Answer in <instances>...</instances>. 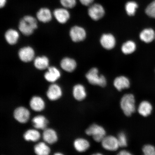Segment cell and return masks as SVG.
Returning a JSON list of instances; mask_svg holds the SVG:
<instances>
[{
    "label": "cell",
    "mask_w": 155,
    "mask_h": 155,
    "mask_svg": "<svg viewBox=\"0 0 155 155\" xmlns=\"http://www.w3.org/2000/svg\"><path fill=\"white\" fill-rule=\"evenodd\" d=\"M136 49V45L133 41H128L122 46L121 51L126 55L133 53Z\"/></svg>",
    "instance_id": "28"
},
{
    "label": "cell",
    "mask_w": 155,
    "mask_h": 155,
    "mask_svg": "<svg viewBox=\"0 0 155 155\" xmlns=\"http://www.w3.org/2000/svg\"><path fill=\"white\" fill-rule=\"evenodd\" d=\"M61 65L64 70L68 72H71L75 70L77 65L74 59L67 57L61 60Z\"/></svg>",
    "instance_id": "14"
},
{
    "label": "cell",
    "mask_w": 155,
    "mask_h": 155,
    "mask_svg": "<svg viewBox=\"0 0 155 155\" xmlns=\"http://www.w3.org/2000/svg\"><path fill=\"white\" fill-rule=\"evenodd\" d=\"M18 56L21 61L28 63L32 61L35 57V51L30 46L21 48L18 51Z\"/></svg>",
    "instance_id": "8"
},
{
    "label": "cell",
    "mask_w": 155,
    "mask_h": 155,
    "mask_svg": "<svg viewBox=\"0 0 155 155\" xmlns=\"http://www.w3.org/2000/svg\"><path fill=\"white\" fill-rule=\"evenodd\" d=\"M62 94L61 87L58 85L52 84L49 86L47 96L50 100L56 101L61 97Z\"/></svg>",
    "instance_id": "12"
},
{
    "label": "cell",
    "mask_w": 155,
    "mask_h": 155,
    "mask_svg": "<svg viewBox=\"0 0 155 155\" xmlns=\"http://www.w3.org/2000/svg\"><path fill=\"white\" fill-rule=\"evenodd\" d=\"M101 143L103 147L108 150L115 151L119 147L117 139L111 135L105 136Z\"/></svg>",
    "instance_id": "7"
},
{
    "label": "cell",
    "mask_w": 155,
    "mask_h": 155,
    "mask_svg": "<svg viewBox=\"0 0 155 155\" xmlns=\"http://www.w3.org/2000/svg\"><path fill=\"white\" fill-rule=\"evenodd\" d=\"M44 140L49 144H53L58 140L57 133L53 129L46 128L44 130L43 133Z\"/></svg>",
    "instance_id": "18"
},
{
    "label": "cell",
    "mask_w": 155,
    "mask_h": 155,
    "mask_svg": "<svg viewBox=\"0 0 155 155\" xmlns=\"http://www.w3.org/2000/svg\"><path fill=\"white\" fill-rule=\"evenodd\" d=\"M145 13L149 17L155 18V1L148 6L145 9Z\"/></svg>",
    "instance_id": "30"
},
{
    "label": "cell",
    "mask_w": 155,
    "mask_h": 155,
    "mask_svg": "<svg viewBox=\"0 0 155 155\" xmlns=\"http://www.w3.org/2000/svg\"><path fill=\"white\" fill-rule=\"evenodd\" d=\"M30 107L34 111L40 112L42 111L45 107V104L41 98L38 96H34L30 102Z\"/></svg>",
    "instance_id": "17"
},
{
    "label": "cell",
    "mask_w": 155,
    "mask_h": 155,
    "mask_svg": "<svg viewBox=\"0 0 155 155\" xmlns=\"http://www.w3.org/2000/svg\"><path fill=\"white\" fill-rule=\"evenodd\" d=\"M73 95L75 99L79 101L84 100L87 96L84 86L80 84L75 85L73 87Z\"/></svg>",
    "instance_id": "20"
},
{
    "label": "cell",
    "mask_w": 155,
    "mask_h": 155,
    "mask_svg": "<svg viewBox=\"0 0 155 155\" xmlns=\"http://www.w3.org/2000/svg\"><path fill=\"white\" fill-rule=\"evenodd\" d=\"M120 105L125 115L128 116H131L135 111L134 96L131 94L124 95L121 98Z\"/></svg>",
    "instance_id": "2"
},
{
    "label": "cell",
    "mask_w": 155,
    "mask_h": 155,
    "mask_svg": "<svg viewBox=\"0 0 155 155\" xmlns=\"http://www.w3.org/2000/svg\"><path fill=\"white\" fill-rule=\"evenodd\" d=\"M79 1L83 5L89 6L92 4L94 0H79Z\"/></svg>",
    "instance_id": "34"
},
{
    "label": "cell",
    "mask_w": 155,
    "mask_h": 155,
    "mask_svg": "<svg viewBox=\"0 0 155 155\" xmlns=\"http://www.w3.org/2000/svg\"><path fill=\"white\" fill-rule=\"evenodd\" d=\"M13 115L15 119L19 123H25L28 121L30 118V112L24 107H19L15 110Z\"/></svg>",
    "instance_id": "9"
},
{
    "label": "cell",
    "mask_w": 155,
    "mask_h": 155,
    "mask_svg": "<svg viewBox=\"0 0 155 155\" xmlns=\"http://www.w3.org/2000/svg\"><path fill=\"white\" fill-rule=\"evenodd\" d=\"M143 151L145 155H155V148L152 145H145L143 148Z\"/></svg>",
    "instance_id": "33"
},
{
    "label": "cell",
    "mask_w": 155,
    "mask_h": 155,
    "mask_svg": "<svg viewBox=\"0 0 155 155\" xmlns=\"http://www.w3.org/2000/svg\"><path fill=\"white\" fill-rule=\"evenodd\" d=\"M118 154L120 155H130L131 154L127 151L123 150L120 151Z\"/></svg>",
    "instance_id": "35"
},
{
    "label": "cell",
    "mask_w": 155,
    "mask_h": 155,
    "mask_svg": "<svg viewBox=\"0 0 155 155\" xmlns=\"http://www.w3.org/2000/svg\"><path fill=\"white\" fill-rule=\"evenodd\" d=\"M114 84L117 90L121 91L124 89L129 88L130 86V82L127 78L121 76L115 78Z\"/></svg>",
    "instance_id": "16"
},
{
    "label": "cell",
    "mask_w": 155,
    "mask_h": 155,
    "mask_svg": "<svg viewBox=\"0 0 155 155\" xmlns=\"http://www.w3.org/2000/svg\"><path fill=\"white\" fill-rule=\"evenodd\" d=\"M6 3L7 0H0V7L1 8L4 7Z\"/></svg>",
    "instance_id": "36"
},
{
    "label": "cell",
    "mask_w": 155,
    "mask_h": 155,
    "mask_svg": "<svg viewBox=\"0 0 155 155\" xmlns=\"http://www.w3.org/2000/svg\"><path fill=\"white\" fill-rule=\"evenodd\" d=\"M36 16L39 21L43 23L49 22L52 18L51 11L46 8H42L39 10Z\"/></svg>",
    "instance_id": "15"
},
{
    "label": "cell",
    "mask_w": 155,
    "mask_h": 155,
    "mask_svg": "<svg viewBox=\"0 0 155 155\" xmlns=\"http://www.w3.org/2000/svg\"><path fill=\"white\" fill-rule=\"evenodd\" d=\"M38 28L37 21L33 17L26 15L21 19L18 28L22 33L26 36L32 35Z\"/></svg>",
    "instance_id": "1"
},
{
    "label": "cell",
    "mask_w": 155,
    "mask_h": 155,
    "mask_svg": "<svg viewBox=\"0 0 155 155\" xmlns=\"http://www.w3.org/2000/svg\"><path fill=\"white\" fill-rule=\"evenodd\" d=\"M61 76V73L57 68L54 67H49L48 71L44 75L46 80L50 82H54Z\"/></svg>",
    "instance_id": "13"
},
{
    "label": "cell",
    "mask_w": 155,
    "mask_h": 155,
    "mask_svg": "<svg viewBox=\"0 0 155 155\" xmlns=\"http://www.w3.org/2000/svg\"><path fill=\"white\" fill-rule=\"evenodd\" d=\"M32 124L37 129L45 130L46 128L48 121L42 115H38L34 117L32 120Z\"/></svg>",
    "instance_id": "21"
},
{
    "label": "cell",
    "mask_w": 155,
    "mask_h": 155,
    "mask_svg": "<svg viewBox=\"0 0 155 155\" xmlns=\"http://www.w3.org/2000/svg\"><path fill=\"white\" fill-rule=\"evenodd\" d=\"M138 5L135 2H128L125 6V9L127 14L129 16H133L135 15Z\"/></svg>",
    "instance_id": "29"
},
{
    "label": "cell",
    "mask_w": 155,
    "mask_h": 155,
    "mask_svg": "<svg viewBox=\"0 0 155 155\" xmlns=\"http://www.w3.org/2000/svg\"><path fill=\"white\" fill-rule=\"evenodd\" d=\"M56 154V155H58V154L61 155L62 154H61V153H57V154Z\"/></svg>",
    "instance_id": "37"
},
{
    "label": "cell",
    "mask_w": 155,
    "mask_h": 155,
    "mask_svg": "<svg viewBox=\"0 0 155 155\" xmlns=\"http://www.w3.org/2000/svg\"><path fill=\"white\" fill-rule=\"evenodd\" d=\"M5 38L8 43L11 45H13L18 41L19 34L16 30L14 29H9L5 32Z\"/></svg>",
    "instance_id": "22"
},
{
    "label": "cell",
    "mask_w": 155,
    "mask_h": 155,
    "mask_svg": "<svg viewBox=\"0 0 155 155\" xmlns=\"http://www.w3.org/2000/svg\"><path fill=\"white\" fill-rule=\"evenodd\" d=\"M105 14L104 9L101 5L94 4L91 5L88 9V14L94 21H98L104 17Z\"/></svg>",
    "instance_id": "5"
},
{
    "label": "cell",
    "mask_w": 155,
    "mask_h": 155,
    "mask_svg": "<svg viewBox=\"0 0 155 155\" xmlns=\"http://www.w3.org/2000/svg\"><path fill=\"white\" fill-rule=\"evenodd\" d=\"M86 78L90 84L104 87L106 86L107 81L104 75H99L98 69L93 68L86 74Z\"/></svg>",
    "instance_id": "3"
},
{
    "label": "cell",
    "mask_w": 155,
    "mask_h": 155,
    "mask_svg": "<svg viewBox=\"0 0 155 155\" xmlns=\"http://www.w3.org/2000/svg\"><path fill=\"white\" fill-rule=\"evenodd\" d=\"M49 59L48 57L45 56L36 57L35 58L34 61L35 67L40 70L48 68L49 67Z\"/></svg>",
    "instance_id": "23"
},
{
    "label": "cell",
    "mask_w": 155,
    "mask_h": 155,
    "mask_svg": "<svg viewBox=\"0 0 155 155\" xmlns=\"http://www.w3.org/2000/svg\"><path fill=\"white\" fill-rule=\"evenodd\" d=\"M152 110V106L150 102L143 101L141 103L138 109L139 113L144 117L150 115Z\"/></svg>",
    "instance_id": "25"
},
{
    "label": "cell",
    "mask_w": 155,
    "mask_h": 155,
    "mask_svg": "<svg viewBox=\"0 0 155 155\" xmlns=\"http://www.w3.org/2000/svg\"><path fill=\"white\" fill-rule=\"evenodd\" d=\"M86 133L88 135L92 136L97 142H101L105 137L106 131L101 126L94 124L86 130Z\"/></svg>",
    "instance_id": "4"
},
{
    "label": "cell",
    "mask_w": 155,
    "mask_h": 155,
    "mask_svg": "<svg viewBox=\"0 0 155 155\" xmlns=\"http://www.w3.org/2000/svg\"><path fill=\"white\" fill-rule=\"evenodd\" d=\"M24 137L25 140L26 141L35 142L40 139V134L39 132L36 130L30 129L25 132Z\"/></svg>",
    "instance_id": "26"
},
{
    "label": "cell",
    "mask_w": 155,
    "mask_h": 155,
    "mask_svg": "<svg viewBox=\"0 0 155 155\" xmlns=\"http://www.w3.org/2000/svg\"><path fill=\"white\" fill-rule=\"evenodd\" d=\"M139 38L145 43H150L155 39L154 31L152 28L145 29L140 32Z\"/></svg>",
    "instance_id": "19"
},
{
    "label": "cell",
    "mask_w": 155,
    "mask_h": 155,
    "mask_svg": "<svg viewBox=\"0 0 155 155\" xmlns=\"http://www.w3.org/2000/svg\"><path fill=\"white\" fill-rule=\"evenodd\" d=\"M35 152L38 155H48L50 152L49 147L43 142H40L34 147Z\"/></svg>",
    "instance_id": "27"
},
{
    "label": "cell",
    "mask_w": 155,
    "mask_h": 155,
    "mask_svg": "<svg viewBox=\"0 0 155 155\" xmlns=\"http://www.w3.org/2000/svg\"><path fill=\"white\" fill-rule=\"evenodd\" d=\"M74 148L77 151L80 152H84L88 150L90 146L88 141L83 138L77 139L74 143Z\"/></svg>",
    "instance_id": "24"
},
{
    "label": "cell",
    "mask_w": 155,
    "mask_h": 155,
    "mask_svg": "<svg viewBox=\"0 0 155 155\" xmlns=\"http://www.w3.org/2000/svg\"><path fill=\"white\" fill-rule=\"evenodd\" d=\"M53 15L58 22L61 24L66 23L70 17L68 11L65 8L55 9L54 11Z\"/></svg>",
    "instance_id": "11"
},
{
    "label": "cell",
    "mask_w": 155,
    "mask_h": 155,
    "mask_svg": "<svg viewBox=\"0 0 155 155\" xmlns=\"http://www.w3.org/2000/svg\"><path fill=\"white\" fill-rule=\"evenodd\" d=\"M117 139L119 147H125L127 146V138L124 133L123 132L120 133L118 135Z\"/></svg>",
    "instance_id": "31"
},
{
    "label": "cell",
    "mask_w": 155,
    "mask_h": 155,
    "mask_svg": "<svg viewBox=\"0 0 155 155\" xmlns=\"http://www.w3.org/2000/svg\"><path fill=\"white\" fill-rule=\"evenodd\" d=\"M100 43L102 47L105 49L111 50L115 47V38L112 34H104L101 38Z\"/></svg>",
    "instance_id": "10"
},
{
    "label": "cell",
    "mask_w": 155,
    "mask_h": 155,
    "mask_svg": "<svg viewBox=\"0 0 155 155\" xmlns=\"http://www.w3.org/2000/svg\"><path fill=\"white\" fill-rule=\"evenodd\" d=\"M62 5L65 8H72L76 5V0H60Z\"/></svg>",
    "instance_id": "32"
},
{
    "label": "cell",
    "mask_w": 155,
    "mask_h": 155,
    "mask_svg": "<svg viewBox=\"0 0 155 155\" xmlns=\"http://www.w3.org/2000/svg\"><path fill=\"white\" fill-rule=\"evenodd\" d=\"M70 36L73 41L79 42L84 40L86 38V31L82 27L74 26L70 31Z\"/></svg>",
    "instance_id": "6"
}]
</instances>
